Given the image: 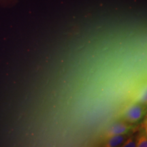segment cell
I'll return each instance as SVG.
<instances>
[{
  "mask_svg": "<svg viewBox=\"0 0 147 147\" xmlns=\"http://www.w3.org/2000/svg\"><path fill=\"white\" fill-rule=\"evenodd\" d=\"M135 127V125L130 124L125 121H117L113 123L106 129L104 135L106 138L115 135H127L129 134Z\"/></svg>",
  "mask_w": 147,
  "mask_h": 147,
  "instance_id": "obj_2",
  "label": "cell"
},
{
  "mask_svg": "<svg viewBox=\"0 0 147 147\" xmlns=\"http://www.w3.org/2000/svg\"><path fill=\"white\" fill-rule=\"evenodd\" d=\"M134 102L140 103L143 105L147 106V82H146L138 91Z\"/></svg>",
  "mask_w": 147,
  "mask_h": 147,
  "instance_id": "obj_4",
  "label": "cell"
},
{
  "mask_svg": "<svg viewBox=\"0 0 147 147\" xmlns=\"http://www.w3.org/2000/svg\"><path fill=\"white\" fill-rule=\"evenodd\" d=\"M147 114V106L140 103L133 102L125 108L121 119L129 123L136 125L142 121Z\"/></svg>",
  "mask_w": 147,
  "mask_h": 147,
  "instance_id": "obj_1",
  "label": "cell"
},
{
  "mask_svg": "<svg viewBox=\"0 0 147 147\" xmlns=\"http://www.w3.org/2000/svg\"><path fill=\"white\" fill-rule=\"evenodd\" d=\"M143 126H144V130L147 134V114L145 116L144 119V123H143Z\"/></svg>",
  "mask_w": 147,
  "mask_h": 147,
  "instance_id": "obj_7",
  "label": "cell"
},
{
  "mask_svg": "<svg viewBox=\"0 0 147 147\" xmlns=\"http://www.w3.org/2000/svg\"><path fill=\"white\" fill-rule=\"evenodd\" d=\"M105 146L108 147H115L122 146L125 140L127 139L126 135H115L106 138Z\"/></svg>",
  "mask_w": 147,
  "mask_h": 147,
  "instance_id": "obj_3",
  "label": "cell"
},
{
  "mask_svg": "<svg viewBox=\"0 0 147 147\" xmlns=\"http://www.w3.org/2000/svg\"><path fill=\"white\" fill-rule=\"evenodd\" d=\"M123 147H135L136 146V140H135L133 137L127 138L123 144H122Z\"/></svg>",
  "mask_w": 147,
  "mask_h": 147,
  "instance_id": "obj_6",
  "label": "cell"
},
{
  "mask_svg": "<svg viewBox=\"0 0 147 147\" xmlns=\"http://www.w3.org/2000/svg\"><path fill=\"white\" fill-rule=\"evenodd\" d=\"M136 146L147 147V134L144 130L142 132L136 139Z\"/></svg>",
  "mask_w": 147,
  "mask_h": 147,
  "instance_id": "obj_5",
  "label": "cell"
}]
</instances>
